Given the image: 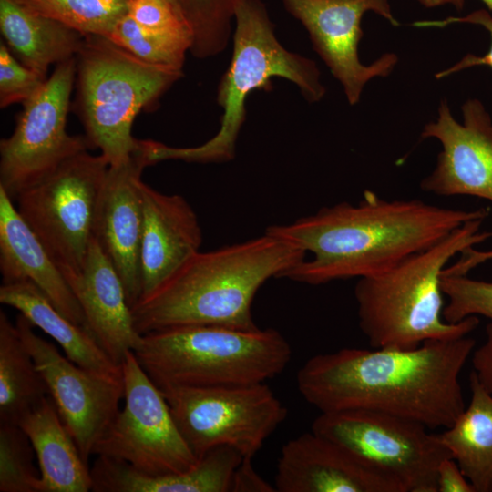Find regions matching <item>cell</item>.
<instances>
[{
  "label": "cell",
  "instance_id": "obj_18",
  "mask_svg": "<svg viewBox=\"0 0 492 492\" xmlns=\"http://www.w3.org/2000/svg\"><path fill=\"white\" fill-rule=\"evenodd\" d=\"M141 194L140 298L199 252L203 240L197 214L181 195L161 193L143 181Z\"/></svg>",
  "mask_w": 492,
  "mask_h": 492
},
{
  "label": "cell",
  "instance_id": "obj_11",
  "mask_svg": "<svg viewBox=\"0 0 492 492\" xmlns=\"http://www.w3.org/2000/svg\"><path fill=\"white\" fill-rule=\"evenodd\" d=\"M124 405L96 444L93 456L128 464L141 473H182L199 460L179 432L159 388L128 351L121 363Z\"/></svg>",
  "mask_w": 492,
  "mask_h": 492
},
{
  "label": "cell",
  "instance_id": "obj_14",
  "mask_svg": "<svg viewBox=\"0 0 492 492\" xmlns=\"http://www.w3.org/2000/svg\"><path fill=\"white\" fill-rule=\"evenodd\" d=\"M287 11L307 30L314 50L340 82L350 105L360 100L364 86L374 77H385L398 57L382 55L372 64H363L358 45L364 36L363 16L374 12L392 26H399L388 0H282Z\"/></svg>",
  "mask_w": 492,
  "mask_h": 492
},
{
  "label": "cell",
  "instance_id": "obj_19",
  "mask_svg": "<svg viewBox=\"0 0 492 492\" xmlns=\"http://www.w3.org/2000/svg\"><path fill=\"white\" fill-rule=\"evenodd\" d=\"M82 308L86 328L117 365L128 351H135L142 335L134 326L123 282L93 238L84 267L69 282Z\"/></svg>",
  "mask_w": 492,
  "mask_h": 492
},
{
  "label": "cell",
  "instance_id": "obj_1",
  "mask_svg": "<svg viewBox=\"0 0 492 492\" xmlns=\"http://www.w3.org/2000/svg\"><path fill=\"white\" fill-rule=\"evenodd\" d=\"M475 345L464 336L408 350L342 348L309 358L297 385L320 412L374 410L445 429L466 407L459 375Z\"/></svg>",
  "mask_w": 492,
  "mask_h": 492
},
{
  "label": "cell",
  "instance_id": "obj_27",
  "mask_svg": "<svg viewBox=\"0 0 492 492\" xmlns=\"http://www.w3.org/2000/svg\"><path fill=\"white\" fill-rule=\"evenodd\" d=\"M240 0H177L191 34L190 54L207 58L222 52L230 40Z\"/></svg>",
  "mask_w": 492,
  "mask_h": 492
},
{
  "label": "cell",
  "instance_id": "obj_12",
  "mask_svg": "<svg viewBox=\"0 0 492 492\" xmlns=\"http://www.w3.org/2000/svg\"><path fill=\"white\" fill-rule=\"evenodd\" d=\"M76 79V59L56 66L40 90L23 103L14 132L0 141V188L14 200L91 146L70 135L67 118Z\"/></svg>",
  "mask_w": 492,
  "mask_h": 492
},
{
  "label": "cell",
  "instance_id": "obj_17",
  "mask_svg": "<svg viewBox=\"0 0 492 492\" xmlns=\"http://www.w3.org/2000/svg\"><path fill=\"white\" fill-rule=\"evenodd\" d=\"M279 492H399L333 440L311 431L286 442L275 476Z\"/></svg>",
  "mask_w": 492,
  "mask_h": 492
},
{
  "label": "cell",
  "instance_id": "obj_2",
  "mask_svg": "<svg viewBox=\"0 0 492 492\" xmlns=\"http://www.w3.org/2000/svg\"><path fill=\"white\" fill-rule=\"evenodd\" d=\"M490 209L438 207L421 200H388L365 190L357 205L343 201L265 233L311 252L281 278L311 285L363 278L395 266L435 245Z\"/></svg>",
  "mask_w": 492,
  "mask_h": 492
},
{
  "label": "cell",
  "instance_id": "obj_41",
  "mask_svg": "<svg viewBox=\"0 0 492 492\" xmlns=\"http://www.w3.org/2000/svg\"><path fill=\"white\" fill-rule=\"evenodd\" d=\"M167 1L169 2L180 13L177 0H167Z\"/></svg>",
  "mask_w": 492,
  "mask_h": 492
},
{
  "label": "cell",
  "instance_id": "obj_37",
  "mask_svg": "<svg viewBox=\"0 0 492 492\" xmlns=\"http://www.w3.org/2000/svg\"><path fill=\"white\" fill-rule=\"evenodd\" d=\"M251 458H243L238 466L232 492H274L275 487L267 483L254 469Z\"/></svg>",
  "mask_w": 492,
  "mask_h": 492
},
{
  "label": "cell",
  "instance_id": "obj_3",
  "mask_svg": "<svg viewBox=\"0 0 492 492\" xmlns=\"http://www.w3.org/2000/svg\"><path fill=\"white\" fill-rule=\"evenodd\" d=\"M299 247L264 232L246 241L199 251L132 307L141 335L189 325L252 330L261 286L305 260Z\"/></svg>",
  "mask_w": 492,
  "mask_h": 492
},
{
  "label": "cell",
  "instance_id": "obj_5",
  "mask_svg": "<svg viewBox=\"0 0 492 492\" xmlns=\"http://www.w3.org/2000/svg\"><path fill=\"white\" fill-rule=\"evenodd\" d=\"M234 22L233 53L217 93V102L223 110L219 131L207 142L191 148L142 140L141 149L149 166L171 159L199 163L232 159L246 119V99L253 90L269 91L273 77L295 84L309 102H318L325 95L315 62L287 50L279 42L261 0H240Z\"/></svg>",
  "mask_w": 492,
  "mask_h": 492
},
{
  "label": "cell",
  "instance_id": "obj_13",
  "mask_svg": "<svg viewBox=\"0 0 492 492\" xmlns=\"http://www.w3.org/2000/svg\"><path fill=\"white\" fill-rule=\"evenodd\" d=\"M15 323L63 423L88 464L96 444L120 409L124 399L122 373H101L79 366L37 335L21 313Z\"/></svg>",
  "mask_w": 492,
  "mask_h": 492
},
{
  "label": "cell",
  "instance_id": "obj_10",
  "mask_svg": "<svg viewBox=\"0 0 492 492\" xmlns=\"http://www.w3.org/2000/svg\"><path fill=\"white\" fill-rule=\"evenodd\" d=\"M159 390L198 459L222 446L252 459L287 416L286 407L264 383Z\"/></svg>",
  "mask_w": 492,
  "mask_h": 492
},
{
  "label": "cell",
  "instance_id": "obj_22",
  "mask_svg": "<svg viewBox=\"0 0 492 492\" xmlns=\"http://www.w3.org/2000/svg\"><path fill=\"white\" fill-rule=\"evenodd\" d=\"M37 459L38 492H87L90 467L48 395L18 423Z\"/></svg>",
  "mask_w": 492,
  "mask_h": 492
},
{
  "label": "cell",
  "instance_id": "obj_28",
  "mask_svg": "<svg viewBox=\"0 0 492 492\" xmlns=\"http://www.w3.org/2000/svg\"><path fill=\"white\" fill-rule=\"evenodd\" d=\"M72 30L107 37L128 11L129 0H21Z\"/></svg>",
  "mask_w": 492,
  "mask_h": 492
},
{
  "label": "cell",
  "instance_id": "obj_34",
  "mask_svg": "<svg viewBox=\"0 0 492 492\" xmlns=\"http://www.w3.org/2000/svg\"><path fill=\"white\" fill-rule=\"evenodd\" d=\"M455 23H466L484 27L490 36V47L483 56L466 54L452 67L436 74V78L446 77L454 73L477 66H487L492 68V15L487 9H478L465 16H450L440 20L416 21L413 25L416 27H444Z\"/></svg>",
  "mask_w": 492,
  "mask_h": 492
},
{
  "label": "cell",
  "instance_id": "obj_24",
  "mask_svg": "<svg viewBox=\"0 0 492 492\" xmlns=\"http://www.w3.org/2000/svg\"><path fill=\"white\" fill-rule=\"evenodd\" d=\"M0 302L15 308L34 327L49 335L65 355L79 366L101 373H122L121 366L112 362L91 333L62 314L35 284H2Z\"/></svg>",
  "mask_w": 492,
  "mask_h": 492
},
{
  "label": "cell",
  "instance_id": "obj_30",
  "mask_svg": "<svg viewBox=\"0 0 492 492\" xmlns=\"http://www.w3.org/2000/svg\"><path fill=\"white\" fill-rule=\"evenodd\" d=\"M34 448L18 425L0 424V491L38 492Z\"/></svg>",
  "mask_w": 492,
  "mask_h": 492
},
{
  "label": "cell",
  "instance_id": "obj_39",
  "mask_svg": "<svg viewBox=\"0 0 492 492\" xmlns=\"http://www.w3.org/2000/svg\"><path fill=\"white\" fill-rule=\"evenodd\" d=\"M422 5L432 8L446 4L454 5V0H417Z\"/></svg>",
  "mask_w": 492,
  "mask_h": 492
},
{
  "label": "cell",
  "instance_id": "obj_23",
  "mask_svg": "<svg viewBox=\"0 0 492 492\" xmlns=\"http://www.w3.org/2000/svg\"><path fill=\"white\" fill-rule=\"evenodd\" d=\"M0 30L12 54L46 77L52 65L76 56L83 36L21 0H0Z\"/></svg>",
  "mask_w": 492,
  "mask_h": 492
},
{
  "label": "cell",
  "instance_id": "obj_15",
  "mask_svg": "<svg viewBox=\"0 0 492 492\" xmlns=\"http://www.w3.org/2000/svg\"><path fill=\"white\" fill-rule=\"evenodd\" d=\"M462 115L459 123L443 99L437 119L425 126L421 138H436L442 150L420 188L437 196H472L492 202L491 116L477 98L463 104Z\"/></svg>",
  "mask_w": 492,
  "mask_h": 492
},
{
  "label": "cell",
  "instance_id": "obj_29",
  "mask_svg": "<svg viewBox=\"0 0 492 492\" xmlns=\"http://www.w3.org/2000/svg\"><path fill=\"white\" fill-rule=\"evenodd\" d=\"M107 38L143 61L178 68H182L190 47L187 40L146 30L128 14L113 26Z\"/></svg>",
  "mask_w": 492,
  "mask_h": 492
},
{
  "label": "cell",
  "instance_id": "obj_26",
  "mask_svg": "<svg viewBox=\"0 0 492 492\" xmlns=\"http://www.w3.org/2000/svg\"><path fill=\"white\" fill-rule=\"evenodd\" d=\"M48 395L15 323L0 311V424L18 425Z\"/></svg>",
  "mask_w": 492,
  "mask_h": 492
},
{
  "label": "cell",
  "instance_id": "obj_40",
  "mask_svg": "<svg viewBox=\"0 0 492 492\" xmlns=\"http://www.w3.org/2000/svg\"><path fill=\"white\" fill-rule=\"evenodd\" d=\"M486 5L487 7L492 11V0H481ZM464 3H465V0H454V6L458 9V10H461L464 6Z\"/></svg>",
  "mask_w": 492,
  "mask_h": 492
},
{
  "label": "cell",
  "instance_id": "obj_8",
  "mask_svg": "<svg viewBox=\"0 0 492 492\" xmlns=\"http://www.w3.org/2000/svg\"><path fill=\"white\" fill-rule=\"evenodd\" d=\"M425 425L366 409L321 412L312 431L345 448L399 492H437V469L451 455Z\"/></svg>",
  "mask_w": 492,
  "mask_h": 492
},
{
  "label": "cell",
  "instance_id": "obj_25",
  "mask_svg": "<svg viewBox=\"0 0 492 492\" xmlns=\"http://www.w3.org/2000/svg\"><path fill=\"white\" fill-rule=\"evenodd\" d=\"M469 387L468 405L439 436L475 492H492V394L473 371Z\"/></svg>",
  "mask_w": 492,
  "mask_h": 492
},
{
  "label": "cell",
  "instance_id": "obj_36",
  "mask_svg": "<svg viewBox=\"0 0 492 492\" xmlns=\"http://www.w3.org/2000/svg\"><path fill=\"white\" fill-rule=\"evenodd\" d=\"M436 482L437 492H475L473 486L452 457L440 463Z\"/></svg>",
  "mask_w": 492,
  "mask_h": 492
},
{
  "label": "cell",
  "instance_id": "obj_32",
  "mask_svg": "<svg viewBox=\"0 0 492 492\" xmlns=\"http://www.w3.org/2000/svg\"><path fill=\"white\" fill-rule=\"evenodd\" d=\"M43 77L22 64L0 43V107L6 108L15 103H25L35 96L45 84Z\"/></svg>",
  "mask_w": 492,
  "mask_h": 492
},
{
  "label": "cell",
  "instance_id": "obj_31",
  "mask_svg": "<svg viewBox=\"0 0 492 492\" xmlns=\"http://www.w3.org/2000/svg\"><path fill=\"white\" fill-rule=\"evenodd\" d=\"M442 292L447 297L443 318L456 323L469 316L481 315L492 322V282L471 279L467 275H441Z\"/></svg>",
  "mask_w": 492,
  "mask_h": 492
},
{
  "label": "cell",
  "instance_id": "obj_33",
  "mask_svg": "<svg viewBox=\"0 0 492 492\" xmlns=\"http://www.w3.org/2000/svg\"><path fill=\"white\" fill-rule=\"evenodd\" d=\"M128 14L148 31L184 39L191 45V34L186 21L167 0H129Z\"/></svg>",
  "mask_w": 492,
  "mask_h": 492
},
{
  "label": "cell",
  "instance_id": "obj_16",
  "mask_svg": "<svg viewBox=\"0 0 492 492\" xmlns=\"http://www.w3.org/2000/svg\"><path fill=\"white\" fill-rule=\"evenodd\" d=\"M146 167L138 148L128 160L109 165L100 190L93 229V238L123 282L130 307L141 296V176Z\"/></svg>",
  "mask_w": 492,
  "mask_h": 492
},
{
  "label": "cell",
  "instance_id": "obj_35",
  "mask_svg": "<svg viewBox=\"0 0 492 492\" xmlns=\"http://www.w3.org/2000/svg\"><path fill=\"white\" fill-rule=\"evenodd\" d=\"M486 339L471 354L473 372L486 390L492 394V322L486 326Z\"/></svg>",
  "mask_w": 492,
  "mask_h": 492
},
{
  "label": "cell",
  "instance_id": "obj_9",
  "mask_svg": "<svg viewBox=\"0 0 492 492\" xmlns=\"http://www.w3.org/2000/svg\"><path fill=\"white\" fill-rule=\"evenodd\" d=\"M109 167L82 151L15 199L16 210L68 283L81 272L93 239L97 205Z\"/></svg>",
  "mask_w": 492,
  "mask_h": 492
},
{
  "label": "cell",
  "instance_id": "obj_20",
  "mask_svg": "<svg viewBox=\"0 0 492 492\" xmlns=\"http://www.w3.org/2000/svg\"><path fill=\"white\" fill-rule=\"evenodd\" d=\"M0 272L2 284H35L62 314L86 328L82 308L62 271L1 188Z\"/></svg>",
  "mask_w": 492,
  "mask_h": 492
},
{
  "label": "cell",
  "instance_id": "obj_7",
  "mask_svg": "<svg viewBox=\"0 0 492 492\" xmlns=\"http://www.w3.org/2000/svg\"><path fill=\"white\" fill-rule=\"evenodd\" d=\"M75 59V108L86 137L109 165H118L138 148L135 118L183 76L182 68L143 61L96 35L83 36Z\"/></svg>",
  "mask_w": 492,
  "mask_h": 492
},
{
  "label": "cell",
  "instance_id": "obj_21",
  "mask_svg": "<svg viewBox=\"0 0 492 492\" xmlns=\"http://www.w3.org/2000/svg\"><path fill=\"white\" fill-rule=\"evenodd\" d=\"M243 456L227 446L210 450L191 469L150 476L126 463L97 456L90 474L95 492H232L235 472Z\"/></svg>",
  "mask_w": 492,
  "mask_h": 492
},
{
  "label": "cell",
  "instance_id": "obj_38",
  "mask_svg": "<svg viewBox=\"0 0 492 492\" xmlns=\"http://www.w3.org/2000/svg\"><path fill=\"white\" fill-rule=\"evenodd\" d=\"M492 260V250L478 251L473 247L466 248L461 252L459 260L451 266L445 267L441 275H467L478 265Z\"/></svg>",
  "mask_w": 492,
  "mask_h": 492
},
{
  "label": "cell",
  "instance_id": "obj_4",
  "mask_svg": "<svg viewBox=\"0 0 492 492\" xmlns=\"http://www.w3.org/2000/svg\"><path fill=\"white\" fill-rule=\"evenodd\" d=\"M484 220L466 222L430 248L382 272L359 278L354 287L359 327L372 348L408 350L428 340L466 336L477 316L456 323L444 320L441 273L457 253L492 239Z\"/></svg>",
  "mask_w": 492,
  "mask_h": 492
},
{
  "label": "cell",
  "instance_id": "obj_6",
  "mask_svg": "<svg viewBox=\"0 0 492 492\" xmlns=\"http://www.w3.org/2000/svg\"><path fill=\"white\" fill-rule=\"evenodd\" d=\"M134 354L159 388L264 383L285 369L290 343L275 329L189 325L142 335Z\"/></svg>",
  "mask_w": 492,
  "mask_h": 492
}]
</instances>
